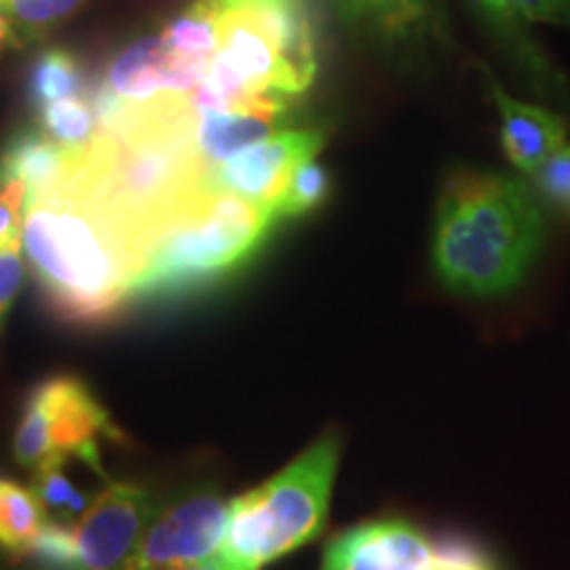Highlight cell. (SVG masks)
<instances>
[{
	"label": "cell",
	"instance_id": "6da1fadb",
	"mask_svg": "<svg viewBox=\"0 0 570 570\" xmlns=\"http://www.w3.org/2000/svg\"><path fill=\"white\" fill-rule=\"evenodd\" d=\"M196 122L190 92L127 101L117 125L71 154L61 180L101 206L146 265L164 235L209 190Z\"/></svg>",
	"mask_w": 570,
	"mask_h": 570
},
{
	"label": "cell",
	"instance_id": "7a4b0ae2",
	"mask_svg": "<svg viewBox=\"0 0 570 570\" xmlns=\"http://www.w3.org/2000/svg\"><path fill=\"white\" fill-rule=\"evenodd\" d=\"M21 248L53 315L77 327L117 323L146 267L109 214L69 185L27 202Z\"/></svg>",
	"mask_w": 570,
	"mask_h": 570
},
{
	"label": "cell",
	"instance_id": "3957f363",
	"mask_svg": "<svg viewBox=\"0 0 570 570\" xmlns=\"http://www.w3.org/2000/svg\"><path fill=\"white\" fill-rule=\"evenodd\" d=\"M547 240L533 190L518 177L458 169L439 196L433 269L452 294L499 298L525 283Z\"/></svg>",
	"mask_w": 570,
	"mask_h": 570
},
{
	"label": "cell",
	"instance_id": "277c9868",
	"mask_svg": "<svg viewBox=\"0 0 570 570\" xmlns=\"http://www.w3.org/2000/svg\"><path fill=\"white\" fill-rule=\"evenodd\" d=\"M275 219V209L209 188L156 246L132 302H185L217 288L259 254Z\"/></svg>",
	"mask_w": 570,
	"mask_h": 570
},
{
	"label": "cell",
	"instance_id": "5b68a950",
	"mask_svg": "<svg viewBox=\"0 0 570 570\" xmlns=\"http://www.w3.org/2000/svg\"><path fill=\"white\" fill-rule=\"evenodd\" d=\"M341 439L325 433L259 489L230 502V520L219 550V570H259L309 544L323 531L338 473Z\"/></svg>",
	"mask_w": 570,
	"mask_h": 570
},
{
	"label": "cell",
	"instance_id": "8992f818",
	"mask_svg": "<svg viewBox=\"0 0 570 570\" xmlns=\"http://www.w3.org/2000/svg\"><path fill=\"white\" fill-rule=\"evenodd\" d=\"M104 436L119 439L109 412L82 381L59 375L40 383L27 399L13 436V458L30 470L51 458H75L106 479L101 470Z\"/></svg>",
	"mask_w": 570,
	"mask_h": 570
},
{
	"label": "cell",
	"instance_id": "52a82bcc",
	"mask_svg": "<svg viewBox=\"0 0 570 570\" xmlns=\"http://www.w3.org/2000/svg\"><path fill=\"white\" fill-rule=\"evenodd\" d=\"M325 135L320 130H283L209 169V188L277 209L291 177L315 159ZM277 214V212H275Z\"/></svg>",
	"mask_w": 570,
	"mask_h": 570
},
{
	"label": "cell",
	"instance_id": "ba28073f",
	"mask_svg": "<svg viewBox=\"0 0 570 570\" xmlns=\"http://www.w3.org/2000/svg\"><path fill=\"white\" fill-rule=\"evenodd\" d=\"M230 502L219 494H196L151 520L125 568L148 570L209 560L223 544Z\"/></svg>",
	"mask_w": 570,
	"mask_h": 570
},
{
	"label": "cell",
	"instance_id": "9c48e42d",
	"mask_svg": "<svg viewBox=\"0 0 570 570\" xmlns=\"http://www.w3.org/2000/svg\"><path fill=\"white\" fill-rule=\"evenodd\" d=\"M154 520V499L132 483H109L77 520L82 570H125Z\"/></svg>",
	"mask_w": 570,
	"mask_h": 570
},
{
	"label": "cell",
	"instance_id": "30bf717a",
	"mask_svg": "<svg viewBox=\"0 0 570 570\" xmlns=\"http://www.w3.org/2000/svg\"><path fill=\"white\" fill-rule=\"evenodd\" d=\"M320 570H436V537L402 518L370 520L333 539Z\"/></svg>",
	"mask_w": 570,
	"mask_h": 570
},
{
	"label": "cell",
	"instance_id": "8fae6325",
	"mask_svg": "<svg viewBox=\"0 0 570 570\" xmlns=\"http://www.w3.org/2000/svg\"><path fill=\"white\" fill-rule=\"evenodd\" d=\"M212 61L209 56L177 53L161 35H151L114 59L106 85L127 101H148L161 92H190L206 80Z\"/></svg>",
	"mask_w": 570,
	"mask_h": 570
},
{
	"label": "cell",
	"instance_id": "7c38bea8",
	"mask_svg": "<svg viewBox=\"0 0 570 570\" xmlns=\"http://www.w3.org/2000/svg\"><path fill=\"white\" fill-rule=\"evenodd\" d=\"M288 109V96L267 92L252 101L219 111H198L196 146L206 167H217L230 156L267 140Z\"/></svg>",
	"mask_w": 570,
	"mask_h": 570
},
{
	"label": "cell",
	"instance_id": "4fadbf2b",
	"mask_svg": "<svg viewBox=\"0 0 570 570\" xmlns=\"http://www.w3.org/2000/svg\"><path fill=\"white\" fill-rule=\"evenodd\" d=\"M497 111L502 117V146L512 167L523 175H533L558 148L566 146L568 125L558 114L523 104L491 85Z\"/></svg>",
	"mask_w": 570,
	"mask_h": 570
},
{
	"label": "cell",
	"instance_id": "5bb4252c",
	"mask_svg": "<svg viewBox=\"0 0 570 570\" xmlns=\"http://www.w3.org/2000/svg\"><path fill=\"white\" fill-rule=\"evenodd\" d=\"M219 3L238 6V9L252 13L281 51L285 67L294 77L298 96L309 90L317 75V51L304 0H219Z\"/></svg>",
	"mask_w": 570,
	"mask_h": 570
},
{
	"label": "cell",
	"instance_id": "9a60e30c",
	"mask_svg": "<svg viewBox=\"0 0 570 570\" xmlns=\"http://www.w3.org/2000/svg\"><path fill=\"white\" fill-rule=\"evenodd\" d=\"M71 154L75 151L59 146L42 130H21L0 151V175L24 183L30 202L59 188L69 173Z\"/></svg>",
	"mask_w": 570,
	"mask_h": 570
},
{
	"label": "cell",
	"instance_id": "2e32d148",
	"mask_svg": "<svg viewBox=\"0 0 570 570\" xmlns=\"http://www.w3.org/2000/svg\"><path fill=\"white\" fill-rule=\"evenodd\" d=\"M46 512L35 489L0 479V547L21 558L46 523Z\"/></svg>",
	"mask_w": 570,
	"mask_h": 570
},
{
	"label": "cell",
	"instance_id": "e0dca14e",
	"mask_svg": "<svg viewBox=\"0 0 570 570\" xmlns=\"http://www.w3.org/2000/svg\"><path fill=\"white\" fill-rule=\"evenodd\" d=\"M161 40L177 53L209 56L214 59L219 46V13L214 0H196L188 11L175 17L159 32Z\"/></svg>",
	"mask_w": 570,
	"mask_h": 570
},
{
	"label": "cell",
	"instance_id": "ac0fdd59",
	"mask_svg": "<svg viewBox=\"0 0 570 570\" xmlns=\"http://www.w3.org/2000/svg\"><path fill=\"white\" fill-rule=\"evenodd\" d=\"M40 130L69 151H80L98 135V117L90 96L40 106Z\"/></svg>",
	"mask_w": 570,
	"mask_h": 570
},
{
	"label": "cell",
	"instance_id": "d6986e66",
	"mask_svg": "<svg viewBox=\"0 0 570 570\" xmlns=\"http://www.w3.org/2000/svg\"><path fill=\"white\" fill-rule=\"evenodd\" d=\"M85 77L77 59L67 51H59V48H51L35 61L32 75H30V98L32 104L48 106L56 101H63V98L85 96Z\"/></svg>",
	"mask_w": 570,
	"mask_h": 570
},
{
	"label": "cell",
	"instance_id": "ffe728a7",
	"mask_svg": "<svg viewBox=\"0 0 570 570\" xmlns=\"http://www.w3.org/2000/svg\"><path fill=\"white\" fill-rule=\"evenodd\" d=\"M69 458H51L32 470V489L46 504L48 512H59L61 518H80L96 494H82L75 489L67 473Z\"/></svg>",
	"mask_w": 570,
	"mask_h": 570
},
{
	"label": "cell",
	"instance_id": "44dd1931",
	"mask_svg": "<svg viewBox=\"0 0 570 570\" xmlns=\"http://www.w3.org/2000/svg\"><path fill=\"white\" fill-rule=\"evenodd\" d=\"M85 0H0V11L11 19L19 38L32 40L69 19Z\"/></svg>",
	"mask_w": 570,
	"mask_h": 570
},
{
	"label": "cell",
	"instance_id": "7402d4cb",
	"mask_svg": "<svg viewBox=\"0 0 570 570\" xmlns=\"http://www.w3.org/2000/svg\"><path fill=\"white\" fill-rule=\"evenodd\" d=\"M331 196V175L317 159L304 161L291 177L288 188L277 204V217H302L315 212Z\"/></svg>",
	"mask_w": 570,
	"mask_h": 570
},
{
	"label": "cell",
	"instance_id": "603a6c76",
	"mask_svg": "<svg viewBox=\"0 0 570 570\" xmlns=\"http://www.w3.org/2000/svg\"><path fill=\"white\" fill-rule=\"evenodd\" d=\"M21 558H30L46 570H82L80 544L75 529L46 520L38 537L30 541Z\"/></svg>",
	"mask_w": 570,
	"mask_h": 570
},
{
	"label": "cell",
	"instance_id": "cb8c5ba5",
	"mask_svg": "<svg viewBox=\"0 0 570 570\" xmlns=\"http://www.w3.org/2000/svg\"><path fill=\"white\" fill-rule=\"evenodd\" d=\"M27 185L0 175V254H19L24 238Z\"/></svg>",
	"mask_w": 570,
	"mask_h": 570
},
{
	"label": "cell",
	"instance_id": "d4e9b609",
	"mask_svg": "<svg viewBox=\"0 0 570 570\" xmlns=\"http://www.w3.org/2000/svg\"><path fill=\"white\" fill-rule=\"evenodd\" d=\"M338 3L344 6L348 17L370 19L391 32L407 30L423 13L420 0H338Z\"/></svg>",
	"mask_w": 570,
	"mask_h": 570
},
{
	"label": "cell",
	"instance_id": "484cf974",
	"mask_svg": "<svg viewBox=\"0 0 570 570\" xmlns=\"http://www.w3.org/2000/svg\"><path fill=\"white\" fill-rule=\"evenodd\" d=\"M436 570H502L479 541L444 533L436 537Z\"/></svg>",
	"mask_w": 570,
	"mask_h": 570
},
{
	"label": "cell",
	"instance_id": "4316f807",
	"mask_svg": "<svg viewBox=\"0 0 570 570\" xmlns=\"http://www.w3.org/2000/svg\"><path fill=\"white\" fill-rule=\"evenodd\" d=\"M531 177L547 202L570 214V142L558 148Z\"/></svg>",
	"mask_w": 570,
	"mask_h": 570
},
{
	"label": "cell",
	"instance_id": "83f0119b",
	"mask_svg": "<svg viewBox=\"0 0 570 570\" xmlns=\"http://www.w3.org/2000/svg\"><path fill=\"white\" fill-rule=\"evenodd\" d=\"M491 13L508 19L570 24V0H481Z\"/></svg>",
	"mask_w": 570,
	"mask_h": 570
},
{
	"label": "cell",
	"instance_id": "f1b7e54d",
	"mask_svg": "<svg viewBox=\"0 0 570 570\" xmlns=\"http://www.w3.org/2000/svg\"><path fill=\"white\" fill-rule=\"evenodd\" d=\"M21 277H24V265H21L19 254H0V327L6 323L13 298L21 288Z\"/></svg>",
	"mask_w": 570,
	"mask_h": 570
},
{
	"label": "cell",
	"instance_id": "f546056e",
	"mask_svg": "<svg viewBox=\"0 0 570 570\" xmlns=\"http://www.w3.org/2000/svg\"><path fill=\"white\" fill-rule=\"evenodd\" d=\"M13 40H17V30H13L11 19L0 11V56H3L6 48L13 46Z\"/></svg>",
	"mask_w": 570,
	"mask_h": 570
},
{
	"label": "cell",
	"instance_id": "4dcf8cb0",
	"mask_svg": "<svg viewBox=\"0 0 570 570\" xmlns=\"http://www.w3.org/2000/svg\"><path fill=\"white\" fill-rule=\"evenodd\" d=\"M125 570H135V568H125ZM148 570H219L217 562L212 558L202 560V562H185V566H167V568H148Z\"/></svg>",
	"mask_w": 570,
	"mask_h": 570
}]
</instances>
